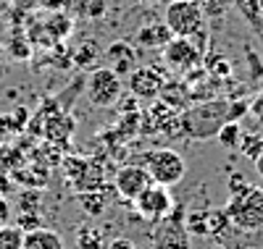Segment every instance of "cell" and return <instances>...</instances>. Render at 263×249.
Returning <instances> with one entry per match:
<instances>
[{"mask_svg":"<svg viewBox=\"0 0 263 249\" xmlns=\"http://www.w3.org/2000/svg\"><path fill=\"white\" fill-rule=\"evenodd\" d=\"M77 246L79 249H103V234L92 225H79L77 229Z\"/></svg>","mask_w":263,"mask_h":249,"instance_id":"obj_20","label":"cell"},{"mask_svg":"<svg viewBox=\"0 0 263 249\" xmlns=\"http://www.w3.org/2000/svg\"><path fill=\"white\" fill-rule=\"evenodd\" d=\"M171 39V32L163 21H150V24L140 27L135 45L137 48H147V50H163V45Z\"/></svg>","mask_w":263,"mask_h":249,"instance_id":"obj_12","label":"cell"},{"mask_svg":"<svg viewBox=\"0 0 263 249\" xmlns=\"http://www.w3.org/2000/svg\"><path fill=\"white\" fill-rule=\"evenodd\" d=\"M21 241H24V234L16 225H0V249H21Z\"/></svg>","mask_w":263,"mask_h":249,"instance_id":"obj_23","label":"cell"},{"mask_svg":"<svg viewBox=\"0 0 263 249\" xmlns=\"http://www.w3.org/2000/svg\"><path fill=\"white\" fill-rule=\"evenodd\" d=\"M166 79L161 69H153V66H137L135 71L129 74V92L137 100H153L163 92Z\"/></svg>","mask_w":263,"mask_h":249,"instance_id":"obj_9","label":"cell"},{"mask_svg":"<svg viewBox=\"0 0 263 249\" xmlns=\"http://www.w3.org/2000/svg\"><path fill=\"white\" fill-rule=\"evenodd\" d=\"M229 215L224 208H216V210H205V229H208V239H218L221 234H227L229 229Z\"/></svg>","mask_w":263,"mask_h":249,"instance_id":"obj_15","label":"cell"},{"mask_svg":"<svg viewBox=\"0 0 263 249\" xmlns=\"http://www.w3.org/2000/svg\"><path fill=\"white\" fill-rule=\"evenodd\" d=\"M182 225H184V231L192 234V236H208V229H205V210H184Z\"/></svg>","mask_w":263,"mask_h":249,"instance_id":"obj_17","label":"cell"},{"mask_svg":"<svg viewBox=\"0 0 263 249\" xmlns=\"http://www.w3.org/2000/svg\"><path fill=\"white\" fill-rule=\"evenodd\" d=\"M140 165L150 173L153 184H161V186H168V189L177 186L187 176V160L171 147H156V150L145 152Z\"/></svg>","mask_w":263,"mask_h":249,"instance_id":"obj_2","label":"cell"},{"mask_svg":"<svg viewBox=\"0 0 263 249\" xmlns=\"http://www.w3.org/2000/svg\"><path fill=\"white\" fill-rule=\"evenodd\" d=\"M255 171H258V176L263 178V152L258 155V160H255Z\"/></svg>","mask_w":263,"mask_h":249,"instance_id":"obj_27","label":"cell"},{"mask_svg":"<svg viewBox=\"0 0 263 249\" xmlns=\"http://www.w3.org/2000/svg\"><path fill=\"white\" fill-rule=\"evenodd\" d=\"M103 60H105V69H111L114 74L129 76L132 71L137 69V63H140L137 45L119 39V42H114V45H108V50L103 53Z\"/></svg>","mask_w":263,"mask_h":249,"instance_id":"obj_10","label":"cell"},{"mask_svg":"<svg viewBox=\"0 0 263 249\" xmlns=\"http://www.w3.org/2000/svg\"><path fill=\"white\" fill-rule=\"evenodd\" d=\"M124 95V81L119 74H114L111 69H95L87 79V97L95 108H111L114 102H119Z\"/></svg>","mask_w":263,"mask_h":249,"instance_id":"obj_4","label":"cell"},{"mask_svg":"<svg viewBox=\"0 0 263 249\" xmlns=\"http://www.w3.org/2000/svg\"><path fill=\"white\" fill-rule=\"evenodd\" d=\"M153 184V178L150 173L140 165V163H129V165H121L116 171V178H114V189L116 194L124 199V202H135L147 186Z\"/></svg>","mask_w":263,"mask_h":249,"instance_id":"obj_8","label":"cell"},{"mask_svg":"<svg viewBox=\"0 0 263 249\" xmlns=\"http://www.w3.org/2000/svg\"><path fill=\"white\" fill-rule=\"evenodd\" d=\"M147 3H158V0H147Z\"/></svg>","mask_w":263,"mask_h":249,"instance_id":"obj_29","label":"cell"},{"mask_svg":"<svg viewBox=\"0 0 263 249\" xmlns=\"http://www.w3.org/2000/svg\"><path fill=\"white\" fill-rule=\"evenodd\" d=\"M21 249H66V244H63V236L58 231L42 225V229H37V231L24 234Z\"/></svg>","mask_w":263,"mask_h":249,"instance_id":"obj_13","label":"cell"},{"mask_svg":"<svg viewBox=\"0 0 263 249\" xmlns=\"http://www.w3.org/2000/svg\"><path fill=\"white\" fill-rule=\"evenodd\" d=\"M216 139L224 150H237L239 147V139H242V129H239L237 121H227L221 129L216 131Z\"/></svg>","mask_w":263,"mask_h":249,"instance_id":"obj_16","label":"cell"},{"mask_svg":"<svg viewBox=\"0 0 263 249\" xmlns=\"http://www.w3.org/2000/svg\"><path fill=\"white\" fill-rule=\"evenodd\" d=\"M11 220V202L6 197H0V225H6Z\"/></svg>","mask_w":263,"mask_h":249,"instance_id":"obj_26","label":"cell"},{"mask_svg":"<svg viewBox=\"0 0 263 249\" xmlns=\"http://www.w3.org/2000/svg\"><path fill=\"white\" fill-rule=\"evenodd\" d=\"M237 150H242V155L248 157L250 163H255L258 160V155L263 152V137L258 131H253V134H242V139H239V147Z\"/></svg>","mask_w":263,"mask_h":249,"instance_id":"obj_21","label":"cell"},{"mask_svg":"<svg viewBox=\"0 0 263 249\" xmlns=\"http://www.w3.org/2000/svg\"><path fill=\"white\" fill-rule=\"evenodd\" d=\"M229 223L239 231H263V189L255 184H242L229 192L227 199Z\"/></svg>","mask_w":263,"mask_h":249,"instance_id":"obj_1","label":"cell"},{"mask_svg":"<svg viewBox=\"0 0 263 249\" xmlns=\"http://www.w3.org/2000/svg\"><path fill=\"white\" fill-rule=\"evenodd\" d=\"M135 213L142 218V220H147V223H161L163 218H168L171 215V210H174V197H171V192H168V186H161V184H150L135 202Z\"/></svg>","mask_w":263,"mask_h":249,"instance_id":"obj_5","label":"cell"},{"mask_svg":"<svg viewBox=\"0 0 263 249\" xmlns=\"http://www.w3.org/2000/svg\"><path fill=\"white\" fill-rule=\"evenodd\" d=\"M108 249H137V244L132 239H126V236H119V239H114L111 244H108Z\"/></svg>","mask_w":263,"mask_h":249,"instance_id":"obj_25","label":"cell"},{"mask_svg":"<svg viewBox=\"0 0 263 249\" xmlns=\"http://www.w3.org/2000/svg\"><path fill=\"white\" fill-rule=\"evenodd\" d=\"M184 208H174L168 218L156 223L153 234V249H190V234L182 225Z\"/></svg>","mask_w":263,"mask_h":249,"instance_id":"obj_6","label":"cell"},{"mask_svg":"<svg viewBox=\"0 0 263 249\" xmlns=\"http://www.w3.org/2000/svg\"><path fill=\"white\" fill-rule=\"evenodd\" d=\"M79 208L90 215V218H100L108 208V197L103 194V189L98 192H79Z\"/></svg>","mask_w":263,"mask_h":249,"instance_id":"obj_14","label":"cell"},{"mask_svg":"<svg viewBox=\"0 0 263 249\" xmlns=\"http://www.w3.org/2000/svg\"><path fill=\"white\" fill-rule=\"evenodd\" d=\"M161 21L168 27L171 37H192L205 29V16L197 0H168Z\"/></svg>","mask_w":263,"mask_h":249,"instance_id":"obj_3","label":"cell"},{"mask_svg":"<svg viewBox=\"0 0 263 249\" xmlns=\"http://www.w3.org/2000/svg\"><path fill=\"white\" fill-rule=\"evenodd\" d=\"M258 32H260V37H263V21H260V29H258Z\"/></svg>","mask_w":263,"mask_h":249,"instance_id":"obj_28","label":"cell"},{"mask_svg":"<svg viewBox=\"0 0 263 249\" xmlns=\"http://www.w3.org/2000/svg\"><path fill=\"white\" fill-rule=\"evenodd\" d=\"M221 249H263V231H239L229 225L227 234L216 239Z\"/></svg>","mask_w":263,"mask_h":249,"instance_id":"obj_11","label":"cell"},{"mask_svg":"<svg viewBox=\"0 0 263 249\" xmlns=\"http://www.w3.org/2000/svg\"><path fill=\"white\" fill-rule=\"evenodd\" d=\"M232 3L239 8V13H242L255 29H260V21H263V0H232Z\"/></svg>","mask_w":263,"mask_h":249,"instance_id":"obj_18","label":"cell"},{"mask_svg":"<svg viewBox=\"0 0 263 249\" xmlns=\"http://www.w3.org/2000/svg\"><path fill=\"white\" fill-rule=\"evenodd\" d=\"M13 225H16L21 234L37 231V229H42V213H18Z\"/></svg>","mask_w":263,"mask_h":249,"instance_id":"obj_24","label":"cell"},{"mask_svg":"<svg viewBox=\"0 0 263 249\" xmlns=\"http://www.w3.org/2000/svg\"><path fill=\"white\" fill-rule=\"evenodd\" d=\"M197 6H200V11L208 21H218V18H224L229 13V8L234 3L232 0H197Z\"/></svg>","mask_w":263,"mask_h":249,"instance_id":"obj_19","label":"cell"},{"mask_svg":"<svg viewBox=\"0 0 263 249\" xmlns=\"http://www.w3.org/2000/svg\"><path fill=\"white\" fill-rule=\"evenodd\" d=\"M16 208H18V213H40V208H42V192L24 189L18 194V199H16Z\"/></svg>","mask_w":263,"mask_h":249,"instance_id":"obj_22","label":"cell"},{"mask_svg":"<svg viewBox=\"0 0 263 249\" xmlns=\"http://www.w3.org/2000/svg\"><path fill=\"white\" fill-rule=\"evenodd\" d=\"M203 60V50L190 37H171L163 45V63L171 71H190Z\"/></svg>","mask_w":263,"mask_h":249,"instance_id":"obj_7","label":"cell"}]
</instances>
